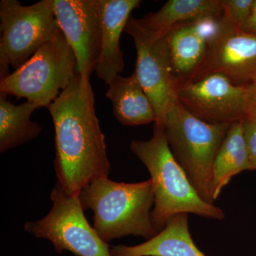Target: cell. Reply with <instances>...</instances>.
<instances>
[{
    "label": "cell",
    "mask_w": 256,
    "mask_h": 256,
    "mask_svg": "<svg viewBox=\"0 0 256 256\" xmlns=\"http://www.w3.org/2000/svg\"><path fill=\"white\" fill-rule=\"evenodd\" d=\"M172 66L178 85L188 82L206 60L208 42L188 22L173 28L168 36Z\"/></svg>",
    "instance_id": "2e32d148"
},
{
    "label": "cell",
    "mask_w": 256,
    "mask_h": 256,
    "mask_svg": "<svg viewBox=\"0 0 256 256\" xmlns=\"http://www.w3.org/2000/svg\"><path fill=\"white\" fill-rule=\"evenodd\" d=\"M244 136L248 153V170H256V120L246 117L242 120Z\"/></svg>",
    "instance_id": "ffe728a7"
},
{
    "label": "cell",
    "mask_w": 256,
    "mask_h": 256,
    "mask_svg": "<svg viewBox=\"0 0 256 256\" xmlns=\"http://www.w3.org/2000/svg\"><path fill=\"white\" fill-rule=\"evenodd\" d=\"M254 0H220L222 10L220 24L242 30L252 14Z\"/></svg>",
    "instance_id": "d6986e66"
},
{
    "label": "cell",
    "mask_w": 256,
    "mask_h": 256,
    "mask_svg": "<svg viewBox=\"0 0 256 256\" xmlns=\"http://www.w3.org/2000/svg\"><path fill=\"white\" fill-rule=\"evenodd\" d=\"M212 74H222L236 85L250 84L256 78V35L220 24L206 60L190 80Z\"/></svg>",
    "instance_id": "8fae6325"
},
{
    "label": "cell",
    "mask_w": 256,
    "mask_h": 256,
    "mask_svg": "<svg viewBox=\"0 0 256 256\" xmlns=\"http://www.w3.org/2000/svg\"><path fill=\"white\" fill-rule=\"evenodd\" d=\"M108 86L106 96L112 102V112L120 124L138 126L156 122V110L136 74L117 76Z\"/></svg>",
    "instance_id": "5bb4252c"
},
{
    "label": "cell",
    "mask_w": 256,
    "mask_h": 256,
    "mask_svg": "<svg viewBox=\"0 0 256 256\" xmlns=\"http://www.w3.org/2000/svg\"><path fill=\"white\" fill-rule=\"evenodd\" d=\"M188 216H174L154 238L142 244L112 247L111 256H206L192 238Z\"/></svg>",
    "instance_id": "4fadbf2b"
},
{
    "label": "cell",
    "mask_w": 256,
    "mask_h": 256,
    "mask_svg": "<svg viewBox=\"0 0 256 256\" xmlns=\"http://www.w3.org/2000/svg\"><path fill=\"white\" fill-rule=\"evenodd\" d=\"M40 108L28 100L14 105L8 100L6 94L0 92V152L4 153L38 137L42 128L31 117Z\"/></svg>",
    "instance_id": "ac0fdd59"
},
{
    "label": "cell",
    "mask_w": 256,
    "mask_h": 256,
    "mask_svg": "<svg viewBox=\"0 0 256 256\" xmlns=\"http://www.w3.org/2000/svg\"><path fill=\"white\" fill-rule=\"evenodd\" d=\"M79 198L84 210L94 212V228L106 242L130 235L150 240L158 234L151 220L154 196L150 178L137 183L96 178L82 188Z\"/></svg>",
    "instance_id": "3957f363"
},
{
    "label": "cell",
    "mask_w": 256,
    "mask_h": 256,
    "mask_svg": "<svg viewBox=\"0 0 256 256\" xmlns=\"http://www.w3.org/2000/svg\"><path fill=\"white\" fill-rule=\"evenodd\" d=\"M100 11L101 47L95 72L109 85L124 70V53L120 46L122 33L131 12L140 4V0H98Z\"/></svg>",
    "instance_id": "7c38bea8"
},
{
    "label": "cell",
    "mask_w": 256,
    "mask_h": 256,
    "mask_svg": "<svg viewBox=\"0 0 256 256\" xmlns=\"http://www.w3.org/2000/svg\"><path fill=\"white\" fill-rule=\"evenodd\" d=\"M242 31L256 35V0H254L252 14L249 16L246 24L244 25Z\"/></svg>",
    "instance_id": "7402d4cb"
},
{
    "label": "cell",
    "mask_w": 256,
    "mask_h": 256,
    "mask_svg": "<svg viewBox=\"0 0 256 256\" xmlns=\"http://www.w3.org/2000/svg\"><path fill=\"white\" fill-rule=\"evenodd\" d=\"M245 170H248V153L242 120L230 124L216 156L212 183L214 202L232 178Z\"/></svg>",
    "instance_id": "e0dca14e"
},
{
    "label": "cell",
    "mask_w": 256,
    "mask_h": 256,
    "mask_svg": "<svg viewBox=\"0 0 256 256\" xmlns=\"http://www.w3.org/2000/svg\"><path fill=\"white\" fill-rule=\"evenodd\" d=\"M58 26L74 50L77 72L90 78L100 57V11L98 0H54Z\"/></svg>",
    "instance_id": "30bf717a"
},
{
    "label": "cell",
    "mask_w": 256,
    "mask_h": 256,
    "mask_svg": "<svg viewBox=\"0 0 256 256\" xmlns=\"http://www.w3.org/2000/svg\"><path fill=\"white\" fill-rule=\"evenodd\" d=\"M178 102L197 118L212 124H230L246 118V86L212 74L178 86Z\"/></svg>",
    "instance_id": "9c48e42d"
},
{
    "label": "cell",
    "mask_w": 256,
    "mask_h": 256,
    "mask_svg": "<svg viewBox=\"0 0 256 256\" xmlns=\"http://www.w3.org/2000/svg\"><path fill=\"white\" fill-rule=\"evenodd\" d=\"M52 208L40 220L28 222L24 229L50 240L56 252L76 256H111L110 249L86 218L78 196L66 193L57 182L50 192Z\"/></svg>",
    "instance_id": "52a82bcc"
},
{
    "label": "cell",
    "mask_w": 256,
    "mask_h": 256,
    "mask_svg": "<svg viewBox=\"0 0 256 256\" xmlns=\"http://www.w3.org/2000/svg\"><path fill=\"white\" fill-rule=\"evenodd\" d=\"M60 28L54 0L24 6L18 0L0 1V80L10 75L50 41Z\"/></svg>",
    "instance_id": "8992f818"
},
{
    "label": "cell",
    "mask_w": 256,
    "mask_h": 256,
    "mask_svg": "<svg viewBox=\"0 0 256 256\" xmlns=\"http://www.w3.org/2000/svg\"><path fill=\"white\" fill-rule=\"evenodd\" d=\"M47 109L54 126L58 182L68 194L78 196L94 180L108 178L110 170L90 78L78 72Z\"/></svg>",
    "instance_id": "6da1fadb"
},
{
    "label": "cell",
    "mask_w": 256,
    "mask_h": 256,
    "mask_svg": "<svg viewBox=\"0 0 256 256\" xmlns=\"http://www.w3.org/2000/svg\"><path fill=\"white\" fill-rule=\"evenodd\" d=\"M246 114L256 120V78L246 86Z\"/></svg>",
    "instance_id": "44dd1931"
},
{
    "label": "cell",
    "mask_w": 256,
    "mask_h": 256,
    "mask_svg": "<svg viewBox=\"0 0 256 256\" xmlns=\"http://www.w3.org/2000/svg\"><path fill=\"white\" fill-rule=\"evenodd\" d=\"M229 126L202 120L180 102L170 109L163 124L175 160L202 200L212 204L214 163Z\"/></svg>",
    "instance_id": "277c9868"
},
{
    "label": "cell",
    "mask_w": 256,
    "mask_h": 256,
    "mask_svg": "<svg viewBox=\"0 0 256 256\" xmlns=\"http://www.w3.org/2000/svg\"><path fill=\"white\" fill-rule=\"evenodd\" d=\"M130 150L150 174L154 203L153 226L159 233L174 216L193 214L210 220H223L220 207L204 201L170 150L164 130L154 124L152 137L132 140Z\"/></svg>",
    "instance_id": "7a4b0ae2"
},
{
    "label": "cell",
    "mask_w": 256,
    "mask_h": 256,
    "mask_svg": "<svg viewBox=\"0 0 256 256\" xmlns=\"http://www.w3.org/2000/svg\"><path fill=\"white\" fill-rule=\"evenodd\" d=\"M77 73L76 57L60 28L28 62L0 80V92L47 108Z\"/></svg>",
    "instance_id": "5b68a950"
},
{
    "label": "cell",
    "mask_w": 256,
    "mask_h": 256,
    "mask_svg": "<svg viewBox=\"0 0 256 256\" xmlns=\"http://www.w3.org/2000/svg\"><path fill=\"white\" fill-rule=\"evenodd\" d=\"M124 31L132 36L137 52L134 73L156 110L154 124L162 128L166 114L180 102L168 38L151 34L139 18L131 16Z\"/></svg>",
    "instance_id": "ba28073f"
},
{
    "label": "cell",
    "mask_w": 256,
    "mask_h": 256,
    "mask_svg": "<svg viewBox=\"0 0 256 256\" xmlns=\"http://www.w3.org/2000/svg\"><path fill=\"white\" fill-rule=\"evenodd\" d=\"M222 15L220 0H170L139 21L151 34L166 36L178 25L206 16L220 18Z\"/></svg>",
    "instance_id": "9a60e30c"
}]
</instances>
